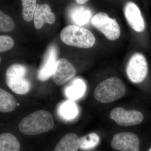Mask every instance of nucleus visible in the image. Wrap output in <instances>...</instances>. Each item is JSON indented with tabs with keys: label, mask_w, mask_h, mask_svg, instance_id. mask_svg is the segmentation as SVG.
I'll list each match as a JSON object with an SVG mask.
<instances>
[{
	"label": "nucleus",
	"mask_w": 151,
	"mask_h": 151,
	"mask_svg": "<svg viewBox=\"0 0 151 151\" xmlns=\"http://www.w3.org/2000/svg\"><path fill=\"white\" fill-rule=\"evenodd\" d=\"M86 89L84 81L80 78H76L66 87L65 95L70 100H78L84 95Z\"/></svg>",
	"instance_id": "16"
},
{
	"label": "nucleus",
	"mask_w": 151,
	"mask_h": 151,
	"mask_svg": "<svg viewBox=\"0 0 151 151\" xmlns=\"http://www.w3.org/2000/svg\"><path fill=\"white\" fill-rule=\"evenodd\" d=\"M148 151H151V147L150 149V150H149Z\"/></svg>",
	"instance_id": "24"
},
{
	"label": "nucleus",
	"mask_w": 151,
	"mask_h": 151,
	"mask_svg": "<svg viewBox=\"0 0 151 151\" xmlns=\"http://www.w3.org/2000/svg\"><path fill=\"white\" fill-rule=\"evenodd\" d=\"M77 105L72 100H68L61 103L58 109V113L60 117L66 120H72L78 114Z\"/></svg>",
	"instance_id": "17"
},
{
	"label": "nucleus",
	"mask_w": 151,
	"mask_h": 151,
	"mask_svg": "<svg viewBox=\"0 0 151 151\" xmlns=\"http://www.w3.org/2000/svg\"><path fill=\"white\" fill-rule=\"evenodd\" d=\"M100 141L98 134L95 133H90L80 138L79 149L84 150H91L97 146Z\"/></svg>",
	"instance_id": "18"
},
{
	"label": "nucleus",
	"mask_w": 151,
	"mask_h": 151,
	"mask_svg": "<svg viewBox=\"0 0 151 151\" xmlns=\"http://www.w3.org/2000/svg\"><path fill=\"white\" fill-rule=\"evenodd\" d=\"M79 145L78 136L74 133H68L60 139L52 151H78Z\"/></svg>",
	"instance_id": "13"
},
{
	"label": "nucleus",
	"mask_w": 151,
	"mask_h": 151,
	"mask_svg": "<svg viewBox=\"0 0 151 151\" xmlns=\"http://www.w3.org/2000/svg\"><path fill=\"white\" fill-rule=\"evenodd\" d=\"M55 20V14L51 12L50 6L48 4H37L34 16L35 25L37 29H40L45 23L53 24Z\"/></svg>",
	"instance_id": "12"
},
{
	"label": "nucleus",
	"mask_w": 151,
	"mask_h": 151,
	"mask_svg": "<svg viewBox=\"0 0 151 151\" xmlns=\"http://www.w3.org/2000/svg\"><path fill=\"white\" fill-rule=\"evenodd\" d=\"M127 92L126 86L120 78L111 77L97 85L94 91L95 99L103 104L112 103L124 97Z\"/></svg>",
	"instance_id": "2"
},
{
	"label": "nucleus",
	"mask_w": 151,
	"mask_h": 151,
	"mask_svg": "<svg viewBox=\"0 0 151 151\" xmlns=\"http://www.w3.org/2000/svg\"><path fill=\"white\" fill-rule=\"evenodd\" d=\"M54 126V120L51 113L40 110L25 117L19 123V128L24 134L35 136L50 131Z\"/></svg>",
	"instance_id": "1"
},
{
	"label": "nucleus",
	"mask_w": 151,
	"mask_h": 151,
	"mask_svg": "<svg viewBox=\"0 0 151 151\" xmlns=\"http://www.w3.org/2000/svg\"><path fill=\"white\" fill-rule=\"evenodd\" d=\"M91 23L109 40H116L120 37L121 29L117 20L111 18L106 13H97L92 17Z\"/></svg>",
	"instance_id": "5"
},
{
	"label": "nucleus",
	"mask_w": 151,
	"mask_h": 151,
	"mask_svg": "<svg viewBox=\"0 0 151 151\" xmlns=\"http://www.w3.org/2000/svg\"><path fill=\"white\" fill-rule=\"evenodd\" d=\"M27 69L24 65L14 64L8 68L6 71L5 80L7 86L14 93L20 95L27 94L31 84L25 78Z\"/></svg>",
	"instance_id": "4"
},
{
	"label": "nucleus",
	"mask_w": 151,
	"mask_h": 151,
	"mask_svg": "<svg viewBox=\"0 0 151 151\" xmlns=\"http://www.w3.org/2000/svg\"><path fill=\"white\" fill-rule=\"evenodd\" d=\"M57 50L55 46L49 47L43 63L38 72L37 78L41 81H47L52 76L57 61Z\"/></svg>",
	"instance_id": "11"
},
{
	"label": "nucleus",
	"mask_w": 151,
	"mask_h": 151,
	"mask_svg": "<svg viewBox=\"0 0 151 151\" xmlns=\"http://www.w3.org/2000/svg\"><path fill=\"white\" fill-rule=\"evenodd\" d=\"M75 1L78 4L82 5L86 4L89 1V0H75Z\"/></svg>",
	"instance_id": "23"
},
{
	"label": "nucleus",
	"mask_w": 151,
	"mask_h": 151,
	"mask_svg": "<svg viewBox=\"0 0 151 151\" xmlns=\"http://www.w3.org/2000/svg\"><path fill=\"white\" fill-rule=\"evenodd\" d=\"M0 151H21V145L19 139L10 132L1 133Z\"/></svg>",
	"instance_id": "14"
},
{
	"label": "nucleus",
	"mask_w": 151,
	"mask_h": 151,
	"mask_svg": "<svg viewBox=\"0 0 151 151\" xmlns=\"http://www.w3.org/2000/svg\"><path fill=\"white\" fill-rule=\"evenodd\" d=\"M124 15L127 22L135 31L141 32L145 29V24L140 9L135 3L129 1L125 5Z\"/></svg>",
	"instance_id": "10"
},
{
	"label": "nucleus",
	"mask_w": 151,
	"mask_h": 151,
	"mask_svg": "<svg viewBox=\"0 0 151 151\" xmlns=\"http://www.w3.org/2000/svg\"><path fill=\"white\" fill-rule=\"evenodd\" d=\"M110 117L118 125L131 127L141 124L144 119L142 113L135 110H127L122 107L113 108Z\"/></svg>",
	"instance_id": "7"
},
{
	"label": "nucleus",
	"mask_w": 151,
	"mask_h": 151,
	"mask_svg": "<svg viewBox=\"0 0 151 151\" xmlns=\"http://www.w3.org/2000/svg\"><path fill=\"white\" fill-rule=\"evenodd\" d=\"M126 71L128 78L133 83L142 82L148 72L147 62L145 57L141 53H134L129 60Z\"/></svg>",
	"instance_id": "6"
},
{
	"label": "nucleus",
	"mask_w": 151,
	"mask_h": 151,
	"mask_svg": "<svg viewBox=\"0 0 151 151\" xmlns=\"http://www.w3.org/2000/svg\"><path fill=\"white\" fill-rule=\"evenodd\" d=\"M22 17L25 21L30 22L33 19L37 6V0H22Z\"/></svg>",
	"instance_id": "19"
},
{
	"label": "nucleus",
	"mask_w": 151,
	"mask_h": 151,
	"mask_svg": "<svg viewBox=\"0 0 151 151\" xmlns=\"http://www.w3.org/2000/svg\"><path fill=\"white\" fill-rule=\"evenodd\" d=\"M19 104L12 94L0 87V113H12Z\"/></svg>",
	"instance_id": "15"
},
{
	"label": "nucleus",
	"mask_w": 151,
	"mask_h": 151,
	"mask_svg": "<svg viewBox=\"0 0 151 151\" xmlns=\"http://www.w3.org/2000/svg\"><path fill=\"white\" fill-rule=\"evenodd\" d=\"M111 146L117 151H139L140 140L134 133L121 132L113 136Z\"/></svg>",
	"instance_id": "8"
},
{
	"label": "nucleus",
	"mask_w": 151,
	"mask_h": 151,
	"mask_svg": "<svg viewBox=\"0 0 151 151\" xmlns=\"http://www.w3.org/2000/svg\"><path fill=\"white\" fill-rule=\"evenodd\" d=\"M1 58H0V63H1Z\"/></svg>",
	"instance_id": "25"
},
{
	"label": "nucleus",
	"mask_w": 151,
	"mask_h": 151,
	"mask_svg": "<svg viewBox=\"0 0 151 151\" xmlns=\"http://www.w3.org/2000/svg\"><path fill=\"white\" fill-rule=\"evenodd\" d=\"M91 17V13L90 11L84 9L76 11L73 16V20L79 25L87 24Z\"/></svg>",
	"instance_id": "21"
},
{
	"label": "nucleus",
	"mask_w": 151,
	"mask_h": 151,
	"mask_svg": "<svg viewBox=\"0 0 151 151\" xmlns=\"http://www.w3.org/2000/svg\"><path fill=\"white\" fill-rule=\"evenodd\" d=\"M60 38L65 44L79 48H90L96 42L94 35L89 30L73 25L64 28L60 32Z\"/></svg>",
	"instance_id": "3"
},
{
	"label": "nucleus",
	"mask_w": 151,
	"mask_h": 151,
	"mask_svg": "<svg viewBox=\"0 0 151 151\" xmlns=\"http://www.w3.org/2000/svg\"><path fill=\"white\" fill-rule=\"evenodd\" d=\"M76 72V69L71 63L65 58H60L57 61L52 79L55 84L61 86L73 78Z\"/></svg>",
	"instance_id": "9"
},
{
	"label": "nucleus",
	"mask_w": 151,
	"mask_h": 151,
	"mask_svg": "<svg viewBox=\"0 0 151 151\" xmlns=\"http://www.w3.org/2000/svg\"><path fill=\"white\" fill-rule=\"evenodd\" d=\"M14 40L9 35H0V52L9 51L14 47Z\"/></svg>",
	"instance_id": "22"
},
{
	"label": "nucleus",
	"mask_w": 151,
	"mask_h": 151,
	"mask_svg": "<svg viewBox=\"0 0 151 151\" xmlns=\"http://www.w3.org/2000/svg\"><path fill=\"white\" fill-rule=\"evenodd\" d=\"M15 25L13 19L0 10V32H7L12 31Z\"/></svg>",
	"instance_id": "20"
}]
</instances>
